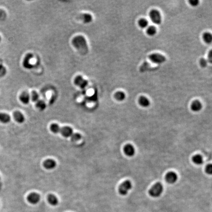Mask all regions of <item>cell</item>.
<instances>
[{
	"mask_svg": "<svg viewBox=\"0 0 212 212\" xmlns=\"http://www.w3.org/2000/svg\"><path fill=\"white\" fill-rule=\"evenodd\" d=\"M36 107L40 110H44L46 109V104L43 100H39L36 102Z\"/></svg>",
	"mask_w": 212,
	"mask_h": 212,
	"instance_id": "obj_21",
	"label": "cell"
},
{
	"mask_svg": "<svg viewBox=\"0 0 212 212\" xmlns=\"http://www.w3.org/2000/svg\"><path fill=\"white\" fill-rule=\"evenodd\" d=\"M199 63H200V65L201 67H205L208 64V60L204 58H202L200 59Z\"/></svg>",
	"mask_w": 212,
	"mask_h": 212,
	"instance_id": "obj_29",
	"label": "cell"
},
{
	"mask_svg": "<svg viewBox=\"0 0 212 212\" xmlns=\"http://www.w3.org/2000/svg\"><path fill=\"white\" fill-rule=\"evenodd\" d=\"M61 132L63 136L66 137H70L73 134V130L69 127H65L61 128Z\"/></svg>",
	"mask_w": 212,
	"mask_h": 212,
	"instance_id": "obj_13",
	"label": "cell"
},
{
	"mask_svg": "<svg viewBox=\"0 0 212 212\" xmlns=\"http://www.w3.org/2000/svg\"><path fill=\"white\" fill-rule=\"evenodd\" d=\"M44 166L48 170H52L56 166V162L54 160L52 159H48L44 162L43 164Z\"/></svg>",
	"mask_w": 212,
	"mask_h": 212,
	"instance_id": "obj_14",
	"label": "cell"
},
{
	"mask_svg": "<svg viewBox=\"0 0 212 212\" xmlns=\"http://www.w3.org/2000/svg\"><path fill=\"white\" fill-rule=\"evenodd\" d=\"M72 44L81 54H86L88 52V45L87 40L83 36H77L72 40Z\"/></svg>",
	"mask_w": 212,
	"mask_h": 212,
	"instance_id": "obj_1",
	"label": "cell"
},
{
	"mask_svg": "<svg viewBox=\"0 0 212 212\" xmlns=\"http://www.w3.org/2000/svg\"><path fill=\"white\" fill-rule=\"evenodd\" d=\"M124 151L125 154L129 157H132L135 154L134 147L131 144H127L124 147Z\"/></svg>",
	"mask_w": 212,
	"mask_h": 212,
	"instance_id": "obj_11",
	"label": "cell"
},
{
	"mask_svg": "<svg viewBox=\"0 0 212 212\" xmlns=\"http://www.w3.org/2000/svg\"><path fill=\"white\" fill-rule=\"evenodd\" d=\"M166 179L168 183L174 184L177 181L178 176L174 172H169L166 174Z\"/></svg>",
	"mask_w": 212,
	"mask_h": 212,
	"instance_id": "obj_8",
	"label": "cell"
},
{
	"mask_svg": "<svg viewBox=\"0 0 212 212\" xmlns=\"http://www.w3.org/2000/svg\"><path fill=\"white\" fill-rule=\"evenodd\" d=\"M74 83L80 88L83 89L88 85V81L81 76H78L74 80Z\"/></svg>",
	"mask_w": 212,
	"mask_h": 212,
	"instance_id": "obj_6",
	"label": "cell"
},
{
	"mask_svg": "<svg viewBox=\"0 0 212 212\" xmlns=\"http://www.w3.org/2000/svg\"><path fill=\"white\" fill-rule=\"evenodd\" d=\"M139 102L141 106L144 108L149 107L150 104L149 100L147 98L144 96L141 97L139 100Z\"/></svg>",
	"mask_w": 212,
	"mask_h": 212,
	"instance_id": "obj_17",
	"label": "cell"
},
{
	"mask_svg": "<svg viewBox=\"0 0 212 212\" xmlns=\"http://www.w3.org/2000/svg\"><path fill=\"white\" fill-rule=\"evenodd\" d=\"M27 199L28 201L30 203L33 204H36L39 202L40 199V197L38 193L33 192L28 195Z\"/></svg>",
	"mask_w": 212,
	"mask_h": 212,
	"instance_id": "obj_9",
	"label": "cell"
},
{
	"mask_svg": "<svg viewBox=\"0 0 212 212\" xmlns=\"http://www.w3.org/2000/svg\"><path fill=\"white\" fill-rule=\"evenodd\" d=\"M13 116L15 120L20 124H22L25 121V116L20 112H19V111L15 112H14Z\"/></svg>",
	"mask_w": 212,
	"mask_h": 212,
	"instance_id": "obj_12",
	"label": "cell"
},
{
	"mask_svg": "<svg viewBox=\"0 0 212 212\" xmlns=\"http://www.w3.org/2000/svg\"><path fill=\"white\" fill-rule=\"evenodd\" d=\"M203 39L204 41L208 44L212 42V34L210 32H206L203 34Z\"/></svg>",
	"mask_w": 212,
	"mask_h": 212,
	"instance_id": "obj_20",
	"label": "cell"
},
{
	"mask_svg": "<svg viewBox=\"0 0 212 212\" xmlns=\"http://www.w3.org/2000/svg\"><path fill=\"white\" fill-rule=\"evenodd\" d=\"M31 98L33 102H37L39 100V95L37 92L33 91L31 93Z\"/></svg>",
	"mask_w": 212,
	"mask_h": 212,
	"instance_id": "obj_27",
	"label": "cell"
},
{
	"mask_svg": "<svg viewBox=\"0 0 212 212\" xmlns=\"http://www.w3.org/2000/svg\"><path fill=\"white\" fill-rule=\"evenodd\" d=\"M1 36H0V42H1Z\"/></svg>",
	"mask_w": 212,
	"mask_h": 212,
	"instance_id": "obj_34",
	"label": "cell"
},
{
	"mask_svg": "<svg viewBox=\"0 0 212 212\" xmlns=\"http://www.w3.org/2000/svg\"><path fill=\"white\" fill-rule=\"evenodd\" d=\"M189 3H190V5L193 7H196L199 5V0H190Z\"/></svg>",
	"mask_w": 212,
	"mask_h": 212,
	"instance_id": "obj_32",
	"label": "cell"
},
{
	"mask_svg": "<svg viewBox=\"0 0 212 212\" xmlns=\"http://www.w3.org/2000/svg\"><path fill=\"white\" fill-rule=\"evenodd\" d=\"M33 58V55L31 53H29L26 55L23 61V65L25 68L28 69H30L33 67V65L30 63L31 59Z\"/></svg>",
	"mask_w": 212,
	"mask_h": 212,
	"instance_id": "obj_7",
	"label": "cell"
},
{
	"mask_svg": "<svg viewBox=\"0 0 212 212\" xmlns=\"http://www.w3.org/2000/svg\"><path fill=\"white\" fill-rule=\"evenodd\" d=\"M192 161L197 165H201L203 163V159L200 155H196L192 157Z\"/></svg>",
	"mask_w": 212,
	"mask_h": 212,
	"instance_id": "obj_19",
	"label": "cell"
},
{
	"mask_svg": "<svg viewBox=\"0 0 212 212\" xmlns=\"http://www.w3.org/2000/svg\"><path fill=\"white\" fill-rule=\"evenodd\" d=\"M206 172L208 174L212 175V164H209L206 166Z\"/></svg>",
	"mask_w": 212,
	"mask_h": 212,
	"instance_id": "obj_31",
	"label": "cell"
},
{
	"mask_svg": "<svg viewBox=\"0 0 212 212\" xmlns=\"http://www.w3.org/2000/svg\"><path fill=\"white\" fill-rule=\"evenodd\" d=\"M30 99L31 96L30 95L28 92H23L19 96V99L20 100L21 102L25 105L29 103Z\"/></svg>",
	"mask_w": 212,
	"mask_h": 212,
	"instance_id": "obj_10",
	"label": "cell"
},
{
	"mask_svg": "<svg viewBox=\"0 0 212 212\" xmlns=\"http://www.w3.org/2000/svg\"><path fill=\"white\" fill-rule=\"evenodd\" d=\"M50 128H51V131H52L53 133H56V134L61 132V128L59 127V126L58 125V124H52Z\"/></svg>",
	"mask_w": 212,
	"mask_h": 212,
	"instance_id": "obj_25",
	"label": "cell"
},
{
	"mask_svg": "<svg viewBox=\"0 0 212 212\" xmlns=\"http://www.w3.org/2000/svg\"><path fill=\"white\" fill-rule=\"evenodd\" d=\"M81 135L79 134V133H75L73 134L71 136L72 141H76L81 139Z\"/></svg>",
	"mask_w": 212,
	"mask_h": 212,
	"instance_id": "obj_28",
	"label": "cell"
},
{
	"mask_svg": "<svg viewBox=\"0 0 212 212\" xmlns=\"http://www.w3.org/2000/svg\"><path fill=\"white\" fill-rule=\"evenodd\" d=\"M82 19L85 23H89L92 20V17L90 14L85 13L82 15Z\"/></svg>",
	"mask_w": 212,
	"mask_h": 212,
	"instance_id": "obj_23",
	"label": "cell"
},
{
	"mask_svg": "<svg viewBox=\"0 0 212 212\" xmlns=\"http://www.w3.org/2000/svg\"><path fill=\"white\" fill-rule=\"evenodd\" d=\"M164 190L163 185L160 183L155 184L149 190V194L151 197H158L161 195Z\"/></svg>",
	"mask_w": 212,
	"mask_h": 212,
	"instance_id": "obj_2",
	"label": "cell"
},
{
	"mask_svg": "<svg viewBox=\"0 0 212 212\" xmlns=\"http://www.w3.org/2000/svg\"><path fill=\"white\" fill-rule=\"evenodd\" d=\"M202 108V105L201 103L198 100L193 101L191 105V109L193 112H198L201 110Z\"/></svg>",
	"mask_w": 212,
	"mask_h": 212,
	"instance_id": "obj_15",
	"label": "cell"
},
{
	"mask_svg": "<svg viewBox=\"0 0 212 212\" xmlns=\"http://www.w3.org/2000/svg\"><path fill=\"white\" fill-rule=\"evenodd\" d=\"M149 58L151 61L157 64H161L166 61V58L165 56H164L162 55L157 53L150 55Z\"/></svg>",
	"mask_w": 212,
	"mask_h": 212,
	"instance_id": "obj_5",
	"label": "cell"
},
{
	"mask_svg": "<svg viewBox=\"0 0 212 212\" xmlns=\"http://www.w3.org/2000/svg\"><path fill=\"white\" fill-rule=\"evenodd\" d=\"M139 27L141 28H145L148 26V22L146 19L143 18V19H140L139 21Z\"/></svg>",
	"mask_w": 212,
	"mask_h": 212,
	"instance_id": "obj_26",
	"label": "cell"
},
{
	"mask_svg": "<svg viewBox=\"0 0 212 212\" xmlns=\"http://www.w3.org/2000/svg\"><path fill=\"white\" fill-rule=\"evenodd\" d=\"M132 185L130 181H126L120 185L119 188V192L120 195H125L127 194L129 190H131Z\"/></svg>",
	"mask_w": 212,
	"mask_h": 212,
	"instance_id": "obj_4",
	"label": "cell"
},
{
	"mask_svg": "<svg viewBox=\"0 0 212 212\" xmlns=\"http://www.w3.org/2000/svg\"><path fill=\"white\" fill-rule=\"evenodd\" d=\"M11 117L8 114L0 112V122L4 124H7L10 122Z\"/></svg>",
	"mask_w": 212,
	"mask_h": 212,
	"instance_id": "obj_16",
	"label": "cell"
},
{
	"mask_svg": "<svg viewBox=\"0 0 212 212\" xmlns=\"http://www.w3.org/2000/svg\"><path fill=\"white\" fill-rule=\"evenodd\" d=\"M7 17V14L3 9H0V21L4 20Z\"/></svg>",
	"mask_w": 212,
	"mask_h": 212,
	"instance_id": "obj_30",
	"label": "cell"
},
{
	"mask_svg": "<svg viewBox=\"0 0 212 212\" xmlns=\"http://www.w3.org/2000/svg\"><path fill=\"white\" fill-rule=\"evenodd\" d=\"M208 61L212 64V50L209 52L208 56Z\"/></svg>",
	"mask_w": 212,
	"mask_h": 212,
	"instance_id": "obj_33",
	"label": "cell"
},
{
	"mask_svg": "<svg viewBox=\"0 0 212 212\" xmlns=\"http://www.w3.org/2000/svg\"><path fill=\"white\" fill-rule=\"evenodd\" d=\"M147 34L150 36H154L157 33V29L154 26H149L147 29Z\"/></svg>",
	"mask_w": 212,
	"mask_h": 212,
	"instance_id": "obj_24",
	"label": "cell"
},
{
	"mask_svg": "<svg viewBox=\"0 0 212 212\" xmlns=\"http://www.w3.org/2000/svg\"><path fill=\"white\" fill-rule=\"evenodd\" d=\"M48 200L49 203L52 206L57 205L59 203V200L57 197L53 195H50L48 196Z\"/></svg>",
	"mask_w": 212,
	"mask_h": 212,
	"instance_id": "obj_18",
	"label": "cell"
},
{
	"mask_svg": "<svg viewBox=\"0 0 212 212\" xmlns=\"http://www.w3.org/2000/svg\"><path fill=\"white\" fill-rule=\"evenodd\" d=\"M149 16L151 21L155 24H161L162 22V16L160 12L156 9L151 10L149 13Z\"/></svg>",
	"mask_w": 212,
	"mask_h": 212,
	"instance_id": "obj_3",
	"label": "cell"
},
{
	"mask_svg": "<svg viewBox=\"0 0 212 212\" xmlns=\"http://www.w3.org/2000/svg\"><path fill=\"white\" fill-rule=\"evenodd\" d=\"M115 97L116 100H118L119 101H122L125 99V94L122 92H117L115 94Z\"/></svg>",
	"mask_w": 212,
	"mask_h": 212,
	"instance_id": "obj_22",
	"label": "cell"
}]
</instances>
